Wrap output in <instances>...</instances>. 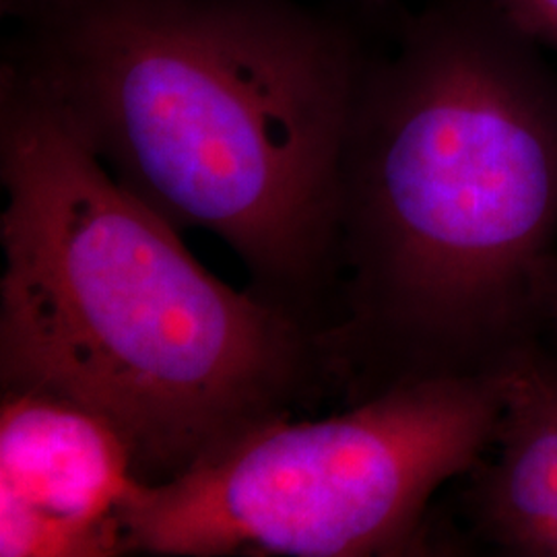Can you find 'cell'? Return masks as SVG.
Returning a JSON list of instances; mask_svg holds the SVG:
<instances>
[{"instance_id": "7a4b0ae2", "label": "cell", "mask_w": 557, "mask_h": 557, "mask_svg": "<svg viewBox=\"0 0 557 557\" xmlns=\"http://www.w3.org/2000/svg\"><path fill=\"white\" fill-rule=\"evenodd\" d=\"M0 180V386L108 419L140 483L337 395L319 333L213 277L11 62Z\"/></svg>"}, {"instance_id": "8992f818", "label": "cell", "mask_w": 557, "mask_h": 557, "mask_svg": "<svg viewBox=\"0 0 557 557\" xmlns=\"http://www.w3.org/2000/svg\"><path fill=\"white\" fill-rule=\"evenodd\" d=\"M471 533L508 557H557V361L541 345L510 372L487 455L465 475Z\"/></svg>"}, {"instance_id": "5b68a950", "label": "cell", "mask_w": 557, "mask_h": 557, "mask_svg": "<svg viewBox=\"0 0 557 557\" xmlns=\"http://www.w3.org/2000/svg\"><path fill=\"white\" fill-rule=\"evenodd\" d=\"M140 481L119 430L73 400L2 391L0 557L124 556Z\"/></svg>"}, {"instance_id": "9c48e42d", "label": "cell", "mask_w": 557, "mask_h": 557, "mask_svg": "<svg viewBox=\"0 0 557 557\" xmlns=\"http://www.w3.org/2000/svg\"><path fill=\"white\" fill-rule=\"evenodd\" d=\"M2 2H4V4H7V2H9V4H11V2H13V0H2ZM21 4H29V2H36V0H20Z\"/></svg>"}, {"instance_id": "6da1fadb", "label": "cell", "mask_w": 557, "mask_h": 557, "mask_svg": "<svg viewBox=\"0 0 557 557\" xmlns=\"http://www.w3.org/2000/svg\"><path fill=\"white\" fill-rule=\"evenodd\" d=\"M557 259V64L494 0H425L368 48L320 343L338 397L510 372Z\"/></svg>"}, {"instance_id": "52a82bcc", "label": "cell", "mask_w": 557, "mask_h": 557, "mask_svg": "<svg viewBox=\"0 0 557 557\" xmlns=\"http://www.w3.org/2000/svg\"><path fill=\"white\" fill-rule=\"evenodd\" d=\"M531 38L557 57V0H494Z\"/></svg>"}, {"instance_id": "ba28073f", "label": "cell", "mask_w": 557, "mask_h": 557, "mask_svg": "<svg viewBox=\"0 0 557 557\" xmlns=\"http://www.w3.org/2000/svg\"><path fill=\"white\" fill-rule=\"evenodd\" d=\"M539 345L557 361V259L543 287Z\"/></svg>"}, {"instance_id": "277c9868", "label": "cell", "mask_w": 557, "mask_h": 557, "mask_svg": "<svg viewBox=\"0 0 557 557\" xmlns=\"http://www.w3.org/2000/svg\"><path fill=\"white\" fill-rule=\"evenodd\" d=\"M510 372L400 382L329 418L271 421L180 478L139 483L122 508L124 556L428 549L430 504L492 448Z\"/></svg>"}, {"instance_id": "3957f363", "label": "cell", "mask_w": 557, "mask_h": 557, "mask_svg": "<svg viewBox=\"0 0 557 557\" xmlns=\"http://www.w3.org/2000/svg\"><path fill=\"white\" fill-rule=\"evenodd\" d=\"M9 62L110 174L322 329L368 46L298 0H36Z\"/></svg>"}]
</instances>
